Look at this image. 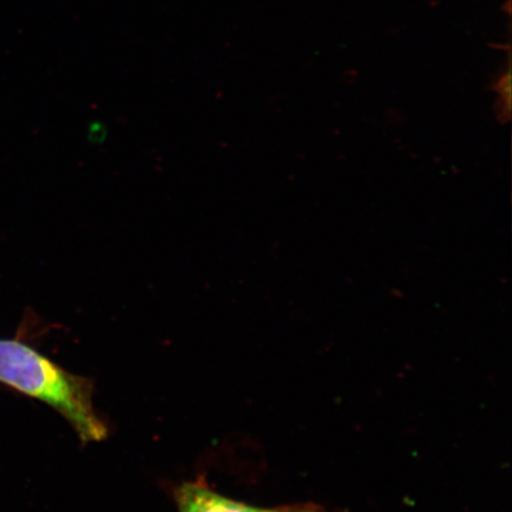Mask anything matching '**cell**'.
Returning <instances> with one entry per match:
<instances>
[{"label": "cell", "mask_w": 512, "mask_h": 512, "mask_svg": "<svg viewBox=\"0 0 512 512\" xmlns=\"http://www.w3.org/2000/svg\"><path fill=\"white\" fill-rule=\"evenodd\" d=\"M179 512H300L304 504L286 505L278 508H260L234 501L217 494L201 478L183 483L175 490Z\"/></svg>", "instance_id": "2"}, {"label": "cell", "mask_w": 512, "mask_h": 512, "mask_svg": "<svg viewBox=\"0 0 512 512\" xmlns=\"http://www.w3.org/2000/svg\"><path fill=\"white\" fill-rule=\"evenodd\" d=\"M0 382L54 408L82 443L107 438V426L93 405V382L69 373L29 345L0 339Z\"/></svg>", "instance_id": "1"}, {"label": "cell", "mask_w": 512, "mask_h": 512, "mask_svg": "<svg viewBox=\"0 0 512 512\" xmlns=\"http://www.w3.org/2000/svg\"><path fill=\"white\" fill-rule=\"evenodd\" d=\"M300 512H331L318 504L307 503L303 505V509Z\"/></svg>", "instance_id": "3"}]
</instances>
